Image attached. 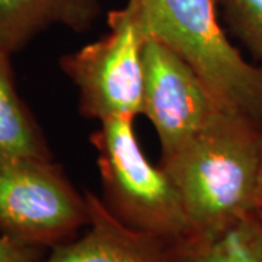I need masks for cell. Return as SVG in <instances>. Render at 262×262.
<instances>
[{
	"instance_id": "9c48e42d",
	"label": "cell",
	"mask_w": 262,
	"mask_h": 262,
	"mask_svg": "<svg viewBox=\"0 0 262 262\" xmlns=\"http://www.w3.org/2000/svg\"><path fill=\"white\" fill-rule=\"evenodd\" d=\"M10 57L0 51V156L53 158L39 124L19 95Z\"/></svg>"
},
{
	"instance_id": "ba28073f",
	"label": "cell",
	"mask_w": 262,
	"mask_h": 262,
	"mask_svg": "<svg viewBox=\"0 0 262 262\" xmlns=\"http://www.w3.org/2000/svg\"><path fill=\"white\" fill-rule=\"evenodd\" d=\"M98 13V0H0V51L15 54L54 25L84 31Z\"/></svg>"
},
{
	"instance_id": "6da1fadb",
	"label": "cell",
	"mask_w": 262,
	"mask_h": 262,
	"mask_svg": "<svg viewBox=\"0 0 262 262\" xmlns=\"http://www.w3.org/2000/svg\"><path fill=\"white\" fill-rule=\"evenodd\" d=\"M261 163L262 125L227 106L189 140L162 155L160 166L178 189L194 241L215 237L255 211Z\"/></svg>"
},
{
	"instance_id": "7c38bea8",
	"label": "cell",
	"mask_w": 262,
	"mask_h": 262,
	"mask_svg": "<svg viewBox=\"0 0 262 262\" xmlns=\"http://www.w3.org/2000/svg\"><path fill=\"white\" fill-rule=\"evenodd\" d=\"M44 248L20 244L0 233V262H42L47 256Z\"/></svg>"
},
{
	"instance_id": "3957f363",
	"label": "cell",
	"mask_w": 262,
	"mask_h": 262,
	"mask_svg": "<svg viewBox=\"0 0 262 262\" xmlns=\"http://www.w3.org/2000/svg\"><path fill=\"white\" fill-rule=\"evenodd\" d=\"M102 184V203L122 225L177 248L195 239L173 181L155 166L136 137L134 120L99 122L91 134Z\"/></svg>"
},
{
	"instance_id": "7a4b0ae2",
	"label": "cell",
	"mask_w": 262,
	"mask_h": 262,
	"mask_svg": "<svg viewBox=\"0 0 262 262\" xmlns=\"http://www.w3.org/2000/svg\"><path fill=\"white\" fill-rule=\"evenodd\" d=\"M149 37L184 57L227 108L262 125V66L248 61L229 39L219 0H128Z\"/></svg>"
},
{
	"instance_id": "4fadbf2b",
	"label": "cell",
	"mask_w": 262,
	"mask_h": 262,
	"mask_svg": "<svg viewBox=\"0 0 262 262\" xmlns=\"http://www.w3.org/2000/svg\"><path fill=\"white\" fill-rule=\"evenodd\" d=\"M255 213L262 219V163L261 173H259V185H258V195H256V204H255Z\"/></svg>"
},
{
	"instance_id": "52a82bcc",
	"label": "cell",
	"mask_w": 262,
	"mask_h": 262,
	"mask_svg": "<svg viewBox=\"0 0 262 262\" xmlns=\"http://www.w3.org/2000/svg\"><path fill=\"white\" fill-rule=\"evenodd\" d=\"M91 222L83 236L53 248L42 262H187L175 245L133 230L115 219L101 196L86 191Z\"/></svg>"
},
{
	"instance_id": "8fae6325",
	"label": "cell",
	"mask_w": 262,
	"mask_h": 262,
	"mask_svg": "<svg viewBox=\"0 0 262 262\" xmlns=\"http://www.w3.org/2000/svg\"><path fill=\"white\" fill-rule=\"evenodd\" d=\"M234 35L262 66V0H219Z\"/></svg>"
},
{
	"instance_id": "5b68a950",
	"label": "cell",
	"mask_w": 262,
	"mask_h": 262,
	"mask_svg": "<svg viewBox=\"0 0 262 262\" xmlns=\"http://www.w3.org/2000/svg\"><path fill=\"white\" fill-rule=\"evenodd\" d=\"M89 222L86 192L53 158L0 156V233L53 249L76 239Z\"/></svg>"
},
{
	"instance_id": "30bf717a",
	"label": "cell",
	"mask_w": 262,
	"mask_h": 262,
	"mask_svg": "<svg viewBox=\"0 0 262 262\" xmlns=\"http://www.w3.org/2000/svg\"><path fill=\"white\" fill-rule=\"evenodd\" d=\"M187 262H262V219L255 211L223 233L178 246Z\"/></svg>"
},
{
	"instance_id": "277c9868",
	"label": "cell",
	"mask_w": 262,
	"mask_h": 262,
	"mask_svg": "<svg viewBox=\"0 0 262 262\" xmlns=\"http://www.w3.org/2000/svg\"><path fill=\"white\" fill-rule=\"evenodd\" d=\"M108 32L60 58V69L76 86L79 111L98 122L141 115L144 46L149 34L134 5L108 15Z\"/></svg>"
},
{
	"instance_id": "8992f818",
	"label": "cell",
	"mask_w": 262,
	"mask_h": 262,
	"mask_svg": "<svg viewBox=\"0 0 262 262\" xmlns=\"http://www.w3.org/2000/svg\"><path fill=\"white\" fill-rule=\"evenodd\" d=\"M225 106L184 57L159 39L147 38L141 115L156 130L162 155L195 136Z\"/></svg>"
}]
</instances>
